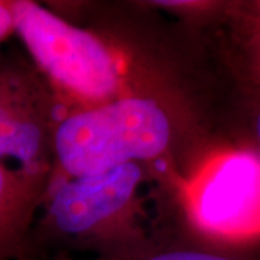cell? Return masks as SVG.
<instances>
[{"label": "cell", "instance_id": "cell-1", "mask_svg": "<svg viewBox=\"0 0 260 260\" xmlns=\"http://www.w3.org/2000/svg\"><path fill=\"white\" fill-rule=\"evenodd\" d=\"M203 133L185 91L130 95L70 110L54 130L49 184L139 164L174 185L182 175L179 152L198 143Z\"/></svg>", "mask_w": 260, "mask_h": 260}, {"label": "cell", "instance_id": "cell-2", "mask_svg": "<svg viewBox=\"0 0 260 260\" xmlns=\"http://www.w3.org/2000/svg\"><path fill=\"white\" fill-rule=\"evenodd\" d=\"M15 34L62 113L140 94L184 91L117 38L78 26L32 0H12Z\"/></svg>", "mask_w": 260, "mask_h": 260}, {"label": "cell", "instance_id": "cell-3", "mask_svg": "<svg viewBox=\"0 0 260 260\" xmlns=\"http://www.w3.org/2000/svg\"><path fill=\"white\" fill-rule=\"evenodd\" d=\"M148 168L129 164L90 177L49 184L41 225L52 237L99 251L123 256L152 246L145 230L142 188Z\"/></svg>", "mask_w": 260, "mask_h": 260}, {"label": "cell", "instance_id": "cell-4", "mask_svg": "<svg viewBox=\"0 0 260 260\" xmlns=\"http://www.w3.org/2000/svg\"><path fill=\"white\" fill-rule=\"evenodd\" d=\"M172 186L186 221L205 240L224 246L260 240V156L254 149L210 150Z\"/></svg>", "mask_w": 260, "mask_h": 260}, {"label": "cell", "instance_id": "cell-5", "mask_svg": "<svg viewBox=\"0 0 260 260\" xmlns=\"http://www.w3.org/2000/svg\"><path fill=\"white\" fill-rule=\"evenodd\" d=\"M62 109L35 65L0 55V165L52 172V140Z\"/></svg>", "mask_w": 260, "mask_h": 260}, {"label": "cell", "instance_id": "cell-6", "mask_svg": "<svg viewBox=\"0 0 260 260\" xmlns=\"http://www.w3.org/2000/svg\"><path fill=\"white\" fill-rule=\"evenodd\" d=\"M51 175L0 165V260L23 256Z\"/></svg>", "mask_w": 260, "mask_h": 260}, {"label": "cell", "instance_id": "cell-7", "mask_svg": "<svg viewBox=\"0 0 260 260\" xmlns=\"http://www.w3.org/2000/svg\"><path fill=\"white\" fill-rule=\"evenodd\" d=\"M54 260H78L58 256ZM85 260H242L230 256L227 253L207 249H195V247H171V249H155L150 247L148 250L123 254V256H97L93 259Z\"/></svg>", "mask_w": 260, "mask_h": 260}, {"label": "cell", "instance_id": "cell-8", "mask_svg": "<svg viewBox=\"0 0 260 260\" xmlns=\"http://www.w3.org/2000/svg\"><path fill=\"white\" fill-rule=\"evenodd\" d=\"M150 8L169 10L181 18L194 22H207L210 19L229 18L233 2H205V0H168V2H149Z\"/></svg>", "mask_w": 260, "mask_h": 260}, {"label": "cell", "instance_id": "cell-9", "mask_svg": "<svg viewBox=\"0 0 260 260\" xmlns=\"http://www.w3.org/2000/svg\"><path fill=\"white\" fill-rule=\"evenodd\" d=\"M15 34V15L12 0H0V45Z\"/></svg>", "mask_w": 260, "mask_h": 260}, {"label": "cell", "instance_id": "cell-10", "mask_svg": "<svg viewBox=\"0 0 260 260\" xmlns=\"http://www.w3.org/2000/svg\"><path fill=\"white\" fill-rule=\"evenodd\" d=\"M246 68L251 83L254 84L260 93V52L246 51Z\"/></svg>", "mask_w": 260, "mask_h": 260}, {"label": "cell", "instance_id": "cell-11", "mask_svg": "<svg viewBox=\"0 0 260 260\" xmlns=\"http://www.w3.org/2000/svg\"><path fill=\"white\" fill-rule=\"evenodd\" d=\"M250 130L251 139H253V149L259 153L260 156V100L251 109Z\"/></svg>", "mask_w": 260, "mask_h": 260}, {"label": "cell", "instance_id": "cell-12", "mask_svg": "<svg viewBox=\"0 0 260 260\" xmlns=\"http://www.w3.org/2000/svg\"><path fill=\"white\" fill-rule=\"evenodd\" d=\"M244 51L249 52H260V34L254 37L244 39Z\"/></svg>", "mask_w": 260, "mask_h": 260}]
</instances>
